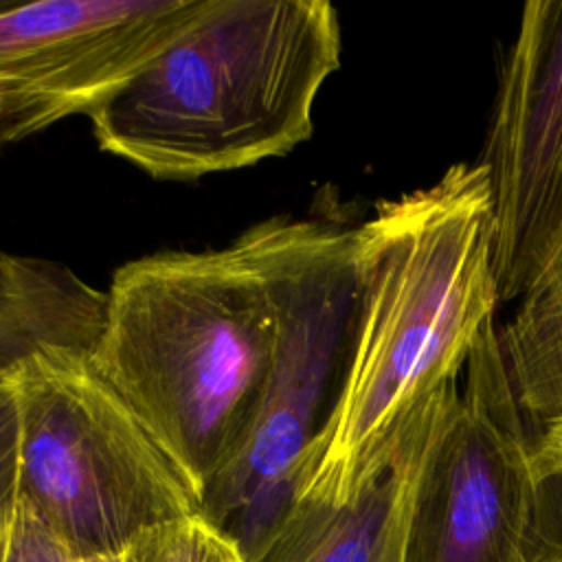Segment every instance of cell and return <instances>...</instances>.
Masks as SVG:
<instances>
[{"label": "cell", "instance_id": "10", "mask_svg": "<svg viewBox=\"0 0 562 562\" xmlns=\"http://www.w3.org/2000/svg\"><path fill=\"white\" fill-rule=\"evenodd\" d=\"M105 312V292L70 268L35 257L0 255V382L37 351H90Z\"/></svg>", "mask_w": 562, "mask_h": 562}, {"label": "cell", "instance_id": "17", "mask_svg": "<svg viewBox=\"0 0 562 562\" xmlns=\"http://www.w3.org/2000/svg\"><path fill=\"white\" fill-rule=\"evenodd\" d=\"M15 2H11V0H0V11H4V9H9V7H13Z\"/></svg>", "mask_w": 562, "mask_h": 562}, {"label": "cell", "instance_id": "16", "mask_svg": "<svg viewBox=\"0 0 562 562\" xmlns=\"http://www.w3.org/2000/svg\"><path fill=\"white\" fill-rule=\"evenodd\" d=\"M533 461L542 479L562 476V422L538 435L533 446Z\"/></svg>", "mask_w": 562, "mask_h": 562}, {"label": "cell", "instance_id": "4", "mask_svg": "<svg viewBox=\"0 0 562 562\" xmlns=\"http://www.w3.org/2000/svg\"><path fill=\"white\" fill-rule=\"evenodd\" d=\"M241 235L268 290L270 364L246 441L198 505L237 544L244 562H261L294 507L303 457L342 382L356 321V235L290 217Z\"/></svg>", "mask_w": 562, "mask_h": 562}, {"label": "cell", "instance_id": "3", "mask_svg": "<svg viewBox=\"0 0 562 562\" xmlns=\"http://www.w3.org/2000/svg\"><path fill=\"white\" fill-rule=\"evenodd\" d=\"M270 347L268 290L239 235L121 266L90 356L200 501L255 424Z\"/></svg>", "mask_w": 562, "mask_h": 562}, {"label": "cell", "instance_id": "11", "mask_svg": "<svg viewBox=\"0 0 562 562\" xmlns=\"http://www.w3.org/2000/svg\"><path fill=\"white\" fill-rule=\"evenodd\" d=\"M498 334L505 369L527 424L538 435L562 422V228Z\"/></svg>", "mask_w": 562, "mask_h": 562}, {"label": "cell", "instance_id": "15", "mask_svg": "<svg viewBox=\"0 0 562 562\" xmlns=\"http://www.w3.org/2000/svg\"><path fill=\"white\" fill-rule=\"evenodd\" d=\"M533 562H562V476L547 479V527Z\"/></svg>", "mask_w": 562, "mask_h": 562}, {"label": "cell", "instance_id": "2", "mask_svg": "<svg viewBox=\"0 0 562 562\" xmlns=\"http://www.w3.org/2000/svg\"><path fill=\"white\" fill-rule=\"evenodd\" d=\"M340 46L325 0H202L90 110L92 134L103 151L167 180L285 156L312 136Z\"/></svg>", "mask_w": 562, "mask_h": 562}, {"label": "cell", "instance_id": "9", "mask_svg": "<svg viewBox=\"0 0 562 562\" xmlns=\"http://www.w3.org/2000/svg\"><path fill=\"white\" fill-rule=\"evenodd\" d=\"M457 384L408 419L393 459L347 492L301 494L261 562H402L415 483Z\"/></svg>", "mask_w": 562, "mask_h": 562}, {"label": "cell", "instance_id": "13", "mask_svg": "<svg viewBox=\"0 0 562 562\" xmlns=\"http://www.w3.org/2000/svg\"><path fill=\"white\" fill-rule=\"evenodd\" d=\"M20 485V413L9 382H0V562L7 560L18 507Z\"/></svg>", "mask_w": 562, "mask_h": 562}, {"label": "cell", "instance_id": "7", "mask_svg": "<svg viewBox=\"0 0 562 562\" xmlns=\"http://www.w3.org/2000/svg\"><path fill=\"white\" fill-rule=\"evenodd\" d=\"M202 0H37L0 11V156L90 110L154 57Z\"/></svg>", "mask_w": 562, "mask_h": 562}, {"label": "cell", "instance_id": "8", "mask_svg": "<svg viewBox=\"0 0 562 562\" xmlns=\"http://www.w3.org/2000/svg\"><path fill=\"white\" fill-rule=\"evenodd\" d=\"M479 162L490 184L498 301H514L562 228V0L522 7Z\"/></svg>", "mask_w": 562, "mask_h": 562}, {"label": "cell", "instance_id": "12", "mask_svg": "<svg viewBox=\"0 0 562 562\" xmlns=\"http://www.w3.org/2000/svg\"><path fill=\"white\" fill-rule=\"evenodd\" d=\"M70 562H244V555L198 512L140 533L116 553Z\"/></svg>", "mask_w": 562, "mask_h": 562}, {"label": "cell", "instance_id": "5", "mask_svg": "<svg viewBox=\"0 0 562 562\" xmlns=\"http://www.w3.org/2000/svg\"><path fill=\"white\" fill-rule=\"evenodd\" d=\"M4 382L20 413L22 496L70 560L116 553L200 512L180 470L90 351H37Z\"/></svg>", "mask_w": 562, "mask_h": 562}, {"label": "cell", "instance_id": "14", "mask_svg": "<svg viewBox=\"0 0 562 562\" xmlns=\"http://www.w3.org/2000/svg\"><path fill=\"white\" fill-rule=\"evenodd\" d=\"M4 562H70V555L22 496Z\"/></svg>", "mask_w": 562, "mask_h": 562}, {"label": "cell", "instance_id": "6", "mask_svg": "<svg viewBox=\"0 0 562 562\" xmlns=\"http://www.w3.org/2000/svg\"><path fill=\"white\" fill-rule=\"evenodd\" d=\"M533 446L492 323L426 450L402 562H533L547 527Z\"/></svg>", "mask_w": 562, "mask_h": 562}, {"label": "cell", "instance_id": "1", "mask_svg": "<svg viewBox=\"0 0 562 562\" xmlns=\"http://www.w3.org/2000/svg\"><path fill=\"white\" fill-rule=\"evenodd\" d=\"M356 235V321L331 413L296 496L347 492L395 454L415 411L457 375L498 301L487 173L459 162L378 202Z\"/></svg>", "mask_w": 562, "mask_h": 562}]
</instances>
